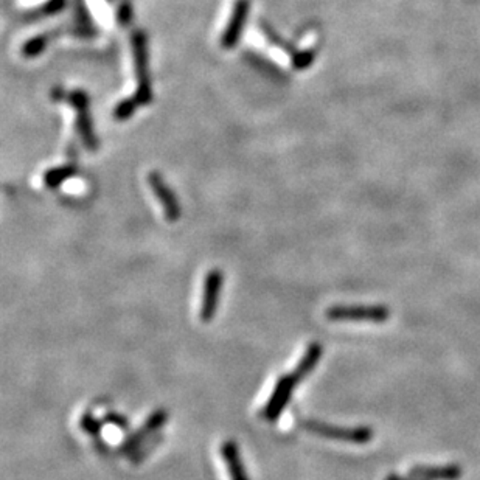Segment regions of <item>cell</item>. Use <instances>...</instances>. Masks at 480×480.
I'll use <instances>...</instances> for the list:
<instances>
[{
  "label": "cell",
  "mask_w": 480,
  "mask_h": 480,
  "mask_svg": "<svg viewBox=\"0 0 480 480\" xmlns=\"http://www.w3.org/2000/svg\"><path fill=\"white\" fill-rule=\"evenodd\" d=\"M65 100L69 101L72 108L76 110V129L80 134L85 148L95 151L98 147L97 137L94 134V126H92V118L89 113V97L83 90H74L65 95Z\"/></svg>",
  "instance_id": "277c9868"
},
{
  "label": "cell",
  "mask_w": 480,
  "mask_h": 480,
  "mask_svg": "<svg viewBox=\"0 0 480 480\" xmlns=\"http://www.w3.org/2000/svg\"><path fill=\"white\" fill-rule=\"evenodd\" d=\"M162 438H163V437H160V436H154L153 440H151V443H147V442L142 443V445L139 446V448H137L135 451H133V457H131V460H133L134 463L140 462V460H143L144 457L148 456V452H151V451H153V449L156 448L157 443H159Z\"/></svg>",
  "instance_id": "e0dca14e"
},
{
  "label": "cell",
  "mask_w": 480,
  "mask_h": 480,
  "mask_svg": "<svg viewBox=\"0 0 480 480\" xmlns=\"http://www.w3.org/2000/svg\"><path fill=\"white\" fill-rule=\"evenodd\" d=\"M131 45H133V58L135 67V80L137 89L133 95L139 106H147L153 101V89H151V76L148 67V50H147V38L143 31L137 30L131 36Z\"/></svg>",
  "instance_id": "6da1fadb"
},
{
  "label": "cell",
  "mask_w": 480,
  "mask_h": 480,
  "mask_svg": "<svg viewBox=\"0 0 480 480\" xmlns=\"http://www.w3.org/2000/svg\"><path fill=\"white\" fill-rule=\"evenodd\" d=\"M304 427L314 433V436L324 437L328 440H338V442H350L356 445L368 443L373 438V431L367 426H334L322 422H315V420H306L304 422Z\"/></svg>",
  "instance_id": "3957f363"
},
{
  "label": "cell",
  "mask_w": 480,
  "mask_h": 480,
  "mask_svg": "<svg viewBox=\"0 0 480 480\" xmlns=\"http://www.w3.org/2000/svg\"><path fill=\"white\" fill-rule=\"evenodd\" d=\"M148 183L151 190H153L156 199L160 202L165 218L169 222H176L181 218V204L177 201L173 190L169 188L165 179H163V176L157 173V171H153L148 176Z\"/></svg>",
  "instance_id": "9c48e42d"
},
{
  "label": "cell",
  "mask_w": 480,
  "mask_h": 480,
  "mask_svg": "<svg viewBox=\"0 0 480 480\" xmlns=\"http://www.w3.org/2000/svg\"><path fill=\"white\" fill-rule=\"evenodd\" d=\"M76 174V168L70 167V165H65V167H58L53 169H49L47 173L44 176V183L47 188H58L59 185H63V183L70 179L72 176Z\"/></svg>",
  "instance_id": "4fadbf2b"
},
{
  "label": "cell",
  "mask_w": 480,
  "mask_h": 480,
  "mask_svg": "<svg viewBox=\"0 0 480 480\" xmlns=\"http://www.w3.org/2000/svg\"><path fill=\"white\" fill-rule=\"evenodd\" d=\"M139 108L140 106L137 104V101L134 100L133 97L126 98V100H122L120 103L117 104L115 110H114V117L117 118V120L124 122V120H128V118L133 117L135 114V110Z\"/></svg>",
  "instance_id": "5bb4252c"
},
{
  "label": "cell",
  "mask_w": 480,
  "mask_h": 480,
  "mask_svg": "<svg viewBox=\"0 0 480 480\" xmlns=\"http://www.w3.org/2000/svg\"><path fill=\"white\" fill-rule=\"evenodd\" d=\"M222 285H224V274H222L221 269L215 267L212 271H208L206 280H204L202 301L199 310V317L204 324H210L215 319L216 311H218Z\"/></svg>",
  "instance_id": "8992f818"
},
{
  "label": "cell",
  "mask_w": 480,
  "mask_h": 480,
  "mask_svg": "<svg viewBox=\"0 0 480 480\" xmlns=\"http://www.w3.org/2000/svg\"><path fill=\"white\" fill-rule=\"evenodd\" d=\"M103 422H104V424H113L115 427H120V429H128L129 427L128 418L122 415V413H117V412L106 413V415L103 417Z\"/></svg>",
  "instance_id": "ac0fdd59"
},
{
  "label": "cell",
  "mask_w": 480,
  "mask_h": 480,
  "mask_svg": "<svg viewBox=\"0 0 480 480\" xmlns=\"http://www.w3.org/2000/svg\"><path fill=\"white\" fill-rule=\"evenodd\" d=\"M322 354H324V348H322L319 342H311V344H308L304 356H301L300 363L295 365L292 372L294 378L297 379L299 383L300 381H304L308 374L313 373L314 368L319 364Z\"/></svg>",
  "instance_id": "7c38bea8"
},
{
  "label": "cell",
  "mask_w": 480,
  "mask_h": 480,
  "mask_svg": "<svg viewBox=\"0 0 480 480\" xmlns=\"http://www.w3.org/2000/svg\"><path fill=\"white\" fill-rule=\"evenodd\" d=\"M411 476L420 480H458L463 476V471L458 465H442L427 466L418 465L411 470Z\"/></svg>",
  "instance_id": "8fae6325"
},
{
  "label": "cell",
  "mask_w": 480,
  "mask_h": 480,
  "mask_svg": "<svg viewBox=\"0 0 480 480\" xmlns=\"http://www.w3.org/2000/svg\"><path fill=\"white\" fill-rule=\"evenodd\" d=\"M221 457L226 462L230 480H251L242 463L238 445L232 440H227L221 445Z\"/></svg>",
  "instance_id": "30bf717a"
},
{
  "label": "cell",
  "mask_w": 480,
  "mask_h": 480,
  "mask_svg": "<svg viewBox=\"0 0 480 480\" xmlns=\"http://www.w3.org/2000/svg\"><path fill=\"white\" fill-rule=\"evenodd\" d=\"M49 39H50L49 36H36L30 39V41L24 45L22 53L27 58H35L38 55H41L45 50V47H47Z\"/></svg>",
  "instance_id": "9a60e30c"
},
{
  "label": "cell",
  "mask_w": 480,
  "mask_h": 480,
  "mask_svg": "<svg viewBox=\"0 0 480 480\" xmlns=\"http://www.w3.org/2000/svg\"><path fill=\"white\" fill-rule=\"evenodd\" d=\"M325 315L333 322H372L384 324L390 310L384 305H333Z\"/></svg>",
  "instance_id": "7a4b0ae2"
},
{
  "label": "cell",
  "mask_w": 480,
  "mask_h": 480,
  "mask_svg": "<svg viewBox=\"0 0 480 480\" xmlns=\"http://www.w3.org/2000/svg\"><path fill=\"white\" fill-rule=\"evenodd\" d=\"M386 480H420L417 477H403V476H398V474H390V476H387Z\"/></svg>",
  "instance_id": "d6986e66"
},
{
  "label": "cell",
  "mask_w": 480,
  "mask_h": 480,
  "mask_svg": "<svg viewBox=\"0 0 480 480\" xmlns=\"http://www.w3.org/2000/svg\"><path fill=\"white\" fill-rule=\"evenodd\" d=\"M167 422H168V412L165 409L154 411L147 420H144V423L139 427V429L131 433V436L124 440L120 446V451H124V452L135 451L142 443L147 442L148 438H153V436H156L157 431H160L162 427L167 424Z\"/></svg>",
  "instance_id": "ba28073f"
},
{
  "label": "cell",
  "mask_w": 480,
  "mask_h": 480,
  "mask_svg": "<svg viewBox=\"0 0 480 480\" xmlns=\"http://www.w3.org/2000/svg\"><path fill=\"white\" fill-rule=\"evenodd\" d=\"M297 384H299V381L294 378L292 373L283 374V376L277 379V383H275V387L272 390V395L269 397L265 409H263V417H265L267 422L275 423L281 417V413L285 412L286 406L292 398L294 389Z\"/></svg>",
  "instance_id": "5b68a950"
},
{
  "label": "cell",
  "mask_w": 480,
  "mask_h": 480,
  "mask_svg": "<svg viewBox=\"0 0 480 480\" xmlns=\"http://www.w3.org/2000/svg\"><path fill=\"white\" fill-rule=\"evenodd\" d=\"M103 424H104V422H100V420L95 418L94 415H92V413H84V415L81 417V422H80L81 429L85 433H89V436H95V437L101 433Z\"/></svg>",
  "instance_id": "2e32d148"
},
{
  "label": "cell",
  "mask_w": 480,
  "mask_h": 480,
  "mask_svg": "<svg viewBox=\"0 0 480 480\" xmlns=\"http://www.w3.org/2000/svg\"><path fill=\"white\" fill-rule=\"evenodd\" d=\"M251 13V0H236L233 3L232 15L229 17V24L221 36V47L224 50H232L240 42L242 30Z\"/></svg>",
  "instance_id": "52a82bcc"
}]
</instances>
